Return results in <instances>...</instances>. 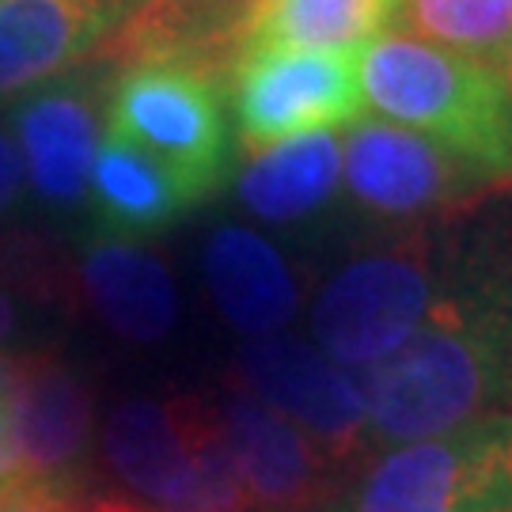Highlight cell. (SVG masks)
<instances>
[{
	"label": "cell",
	"instance_id": "1",
	"mask_svg": "<svg viewBox=\"0 0 512 512\" xmlns=\"http://www.w3.org/2000/svg\"><path fill=\"white\" fill-rule=\"evenodd\" d=\"M372 114L448 148L486 179H512V95L490 65L391 31L357 57Z\"/></svg>",
	"mask_w": 512,
	"mask_h": 512
},
{
	"label": "cell",
	"instance_id": "2",
	"mask_svg": "<svg viewBox=\"0 0 512 512\" xmlns=\"http://www.w3.org/2000/svg\"><path fill=\"white\" fill-rule=\"evenodd\" d=\"M164 167L194 198H209L232 171V126L217 76L179 61L126 65L107 99V126Z\"/></svg>",
	"mask_w": 512,
	"mask_h": 512
},
{
	"label": "cell",
	"instance_id": "3",
	"mask_svg": "<svg viewBox=\"0 0 512 512\" xmlns=\"http://www.w3.org/2000/svg\"><path fill=\"white\" fill-rule=\"evenodd\" d=\"M330 512H512V414L384 448Z\"/></svg>",
	"mask_w": 512,
	"mask_h": 512
},
{
	"label": "cell",
	"instance_id": "4",
	"mask_svg": "<svg viewBox=\"0 0 512 512\" xmlns=\"http://www.w3.org/2000/svg\"><path fill=\"white\" fill-rule=\"evenodd\" d=\"M437 266L421 251L353 258L323 285L311 338L342 368H368L406 346L437 304Z\"/></svg>",
	"mask_w": 512,
	"mask_h": 512
},
{
	"label": "cell",
	"instance_id": "5",
	"mask_svg": "<svg viewBox=\"0 0 512 512\" xmlns=\"http://www.w3.org/2000/svg\"><path fill=\"white\" fill-rule=\"evenodd\" d=\"M361 54L327 50H239L228 69V99L243 145L266 148L304 133L353 126L365 110Z\"/></svg>",
	"mask_w": 512,
	"mask_h": 512
},
{
	"label": "cell",
	"instance_id": "6",
	"mask_svg": "<svg viewBox=\"0 0 512 512\" xmlns=\"http://www.w3.org/2000/svg\"><path fill=\"white\" fill-rule=\"evenodd\" d=\"M239 384L304 429L338 467L368 452L365 399L357 372L330 361L315 342L258 334L239 346Z\"/></svg>",
	"mask_w": 512,
	"mask_h": 512
},
{
	"label": "cell",
	"instance_id": "7",
	"mask_svg": "<svg viewBox=\"0 0 512 512\" xmlns=\"http://www.w3.org/2000/svg\"><path fill=\"white\" fill-rule=\"evenodd\" d=\"M342 183L361 209L399 220L478 194L494 179L414 129L357 118L342 137Z\"/></svg>",
	"mask_w": 512,
	"mask_h": 512
},
{
	"label": "cell",
	"instance_id": "8",
	"mask_svg": "<svg viewBox=\"0 0 512 512\" xmlns=\"http://www.w3.org/2000/svg\"><path fill=\"white\" fill-rule=\"evenodd\" d=\"M148 0H0V99L103 57Z\"/></svg>",
	"mask_w": 512,
	"mask_h": 512
},
{
	"label": "cell",
	"instance_id": "9",
	"mask_svg": "<svg viewBox=\"0 0 512 512\" xmlns=\"http://www.w3.org/2000/svg\"><path fill=\"white\" fill-rule=\"evenodd\" d=\"M217 421L255 512H319L334 497V459L247 387L220 395Z\"/></svg>",
	"mask_w": 512,
	"mask_h": 512
},
{
	"label": "cell",
	"instance_id": "10",
	"mask_svg": "<svg viewBox=\"0 0 512 512\" xmlns=\"http://www.w3.org/2000/svg\"><path fill=\"white\" fill-rule=\"evenodd\" d=\"M16 444L23 482L76 497L92 452V391L61 357H19Z\"/></svg>",
	"mask_w": 512,
	"mask_h": 512
},
{
	"label": "cell",
	"instance_id": "11",
	"mask_svg": "<svg viewBox=\"0 0 512 512\" xmlns=\"http://www.w3.org/2000/svg\"><path fill=\"white\" fill-rule=\"evenodd\" d=\"M99 137L103 133L92 88L65 76L19 95L12 110V141L23 160V179L31 183L38 202L61 213L88 198Z\"/></svg>",
	"mask_w": 512,
	"mask_h": 512
},
{
	"label": "cell",
	"instance_id": "12",
	"mask_svg": "<svg viewBox=\"0 0 512 512\" xmlns=\"http://www.w3.org/2000/svg\"><path fill=\"white\" fill-rule=\"evenodd\" d=\"M194 403L198 395L167 399V403L129 399L114 406L103 425V456L110 471L160 512L175 505L190 482Z\"/></svg>",
	"mask_w": 512,
	"mask_h": 512
},
{
	"label": "cell",
	"instance_id": "13",
	"mask_svg": "<svg viewBox=\"0 0 512 512\" xmlns=\"http://www.w3.org/2000/svg\"><path fill=\"white\" fill-rule=\"evenodd\" d=\"M80 289L92 311L126 342H160L179 319L167 266L133 239L95 236L80 255Z\"/></svg>",
	"mask_w": 512,
	"mask_h": 512
},
{
	"label": "cell",
	"instance_id": "14",
	"mask_svg": "<svg viewBox=\"0 0 512 512\" xmlns=\"http://www.w3.org/2000/svg\"><path fill=\"white\" fill-rule=\"evenodd\" d=\"M205 285L220 315L243 334H277L300 308L293 270L270 239L251 228L220 224L205 243Z\"/></svg>",
	"mask_w": 512,
	"mask_h": 512
},
{
	"label": "cell",
	"instance_id": "15",
	"mask_svg": "<svg viewBox=\"0 0 512 512\" xmlns=\"http://www.w3.org/2000/svg\"><path fill=\"white\" fill-rule=\"evenodd\" d=\"M84 202L103 236L145 239L183 220L194 198L141 148L114 133H103Z\"/></svg>",
	"mask_w": 512,
	"mask_h": 512
},
{
	"label": "cell",
	"instance_id": "16",
	"mask_svg": "<svg viewBox=\"0 0 512 512\" xmlns=\"http://www.w3.org/2000/svg\"><path fill=\"white\" fill-rule=\"evenodd\" d=\"M403 19V0H255L239 23V50L361 54Z\"/></svg>",
	"mask_w": 512,
	"mask_h": 512
},
{
	"label": "cell",
	"instance_id": "17",
	"mask_svg": "<svg viewBox=\"0 0 512 512\" xmlns=\"http://www.w3.org/2000/svg\"><path fill=\"white\" fill-rule=\"evenodd\" d=\"M342 186V141L334 133H304L255 148L239 167L236 190L258 220L296 224L315 217Z\"/></svg>",
	"mask_w": 512,
	"mask_h": 512
},
{
	"label": "cell",
	"instance_id": "18",
	"mask_svg": "<svg viewBox=\"0 0 512 512\" xmlns=\"http://www.w3.org/2000/svg\"><path fill=\"white\" fill-rule=\"evenodd\" d=\"M414 38L501 73L512 46V0H403Z\"/></svg>",
	"mask_w": 512,
	"mask_h": 512
},
{
	"label": "cell",
	"instance_id": "19",
	"mask_svg": "<svg viewBox=\"0 0 512 512\" xmlns=\"http://www.w3.org/2000/svg\"><path fill=\"white\" fill-rule=\"evenodd\" d=\"M190 482L183 497L164 512H255L251 494L239 478L232 448L220 433L217 406L194 403V437H190Z\"/></svg>",
	"mask_w": 512,
	"mask_h": 512
},
{
	"label": "cell",
	"instance_id": "20",
	"mask_svg": "<svg viewBox=\"0 0 512 512\" xmlns=\"http://www.w3.org/2000/svg\"><path fill=\"white\" fill-rule=\"evenodd\" d=\"M16 380L19 357L0 353V490L23 482V459L16 444Z\"/></svg>",
	"mask_w": 512,
	"mask_h": 512
},
{
	"label": "cell",
	"instance_id": "21",
	"mask_svg": "<svg viewBox=\"0 0 512 512\" xmlns=\"http://www.w3.org/2000/svg\"><path fill=\"white\" fill-rule=\"evenodd\" d=\"M76 497L42 482H16L0 490V512H73Z\"/></svg>",
	"mask_w": 512,
	"mask_h": 512
},
{
	"label": "cell",
	"instance_id": "22",
	"mask_svg": "<svg viewBox=\"0 0 512 512\" xmlns=\"http://www.w3.org/2000/svg\"><path fill=\"white\" fill-rule=\"evenodd\" d=\"M23 160L19 148L12 141V133L0 126V217H8V209L16 205V198L23 194Z\"/></svg>",
	"mask_w": 512,
	"mask_h": 512
},
{
	"label": "cell",
	"instance_id": "23",
	"mask_svg": "<svg viewBox=\"0 0 512 512\" xmlns=\"http://www.w3.org/2000/svg\"><path fill=\"white\" fill-rule=\"evenodd\" d=\"M19 330V308H16V296L8 293L4 285H0V349L8 346L12 338H16Z\"/></svg>",
	"mask_w": 512,
	"mask_h": 512
},
{
	"label": "cell",
	"instance_id": "24",
	"mask_svg": "<svg viewBox=\"0 0 512 512\" xmlns=\"http://www.w3.org/2000/svg\"><path fill=\"white\" fill-rule=\"evenodd\" d=\"M73 512H148V509L137 505V501H126V497H88L84 505H73Z\"/></svg>",
	"mask_w": 512,
	"mask_h": 512
},
{
	"label": "cell",
	"instance_id": "25",
	"mask_svg": "<svg viewBox=\"0 0 512 512\" xmlns=\"http://www.w3.org/2000/svg\"><path fill=\"white\" fill-rule=\"evenodd\" d=\"M501 80H505V88H509V95H512V46H509V54H505V61H501Z\"/></svg>",
	"mask_w": 512,
	"mask_h": 512
},
{
	"label": "cell",
	"instance_id": "26",
	"mask_svg": "<svg viewBox=\"0 0 512 512\" xmlns=\"http://www.w3.org/2000/svg\"><path fill=\"white\" fill-rule=\"evenodd\" d=\"M319 512H330V505H327V509H319Z\"/></svg>",
	"mask_w": 512,
	"mask_h": 512
}]
</instances>
